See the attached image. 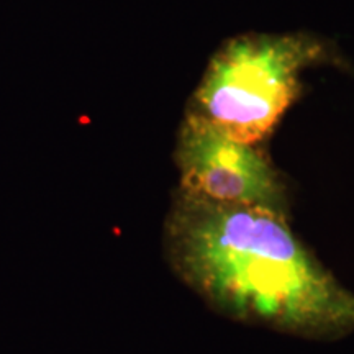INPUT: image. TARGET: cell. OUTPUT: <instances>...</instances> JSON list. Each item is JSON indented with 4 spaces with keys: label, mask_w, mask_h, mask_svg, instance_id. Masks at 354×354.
<instances>
[{
    "label": "cell",
    "mask_w": 354,
    "mask_h": 354,
    "mask_svg": "<svg viewBox=\"0 0 354 354\" xmlns=\"http://www.w3.org/2000/svg\"><path fill=\"white\" fill-rule=\"evenodd\" d=\"M165 248L176 276L225 317L310 339L354 331V294L302 245L284 212L179 189Z\"/></svg>",
    "instance_id": "6da1fadb"
},
{
    "label": "cell",
    "mask_w": 354,
    "mask_h": 354,
    "mask_svg": "<svg viewBox=\"0 0 354 354\" xmlns=\"http://www.w3.org/2000/svg\"><path fill=\"white\" fill-rule=\"evenodd\" d=\"M328 51L307 33H250L230 39L212 57L187 113L234 140L258 145L300 95L304 71L328 61Z\"/></svg>",
    "instance_id": "7a4b0ae2"
},
{
    "label": "cell",
    "mask_w": 354,
    "mask_h": 354,
    "mask_svg": "<svg viewBox=\"0 0 354 354\" xmlns=\"http://www.w3.org/2000/svg\"><path fill=\"white\" fill-rule=\"evenodd\" d=\"M180 190L221 203L287 210L286 185L258 145L238 141L196 115L177 136Z\"/></svg>",
    "instance_id": "3957f363"
}]
</instances>
